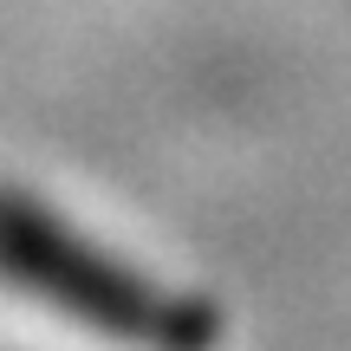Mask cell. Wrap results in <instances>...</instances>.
<instances>
[{
	"instance_id": "obj_1",
	"label": "cell",
	"mask_w": 351,
	"mask_h": 351,
	"mask_svg": "<svg viewBox=\"0 0 351 351\" xmlns=\"http://www.w3.org/2000/svg\"><path fill=\"white\" fill-rule=\"evenodd\" d=\"M0 280L33 293L39 306L98 326L143 351H208L215 345V306L169 293L163 280L124 267L91 234H78L65 215H52L39 195L0 182Z\"/></svg>"
}]
</instances>
